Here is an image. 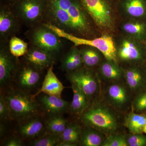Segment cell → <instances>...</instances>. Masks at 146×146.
<instances>
[{"instance_id": "cell-1", "label": "cell", "mask_w": 146, "mask_h": 146, "mask_svg": "<svg viewBox=\"0 0 146 146\" xmlns=\"http://www.w3.org/2000/svg\"><path fill=\"white\" fill-rule=\"evenodd\" d=\"M44 7L54 25L84 34L89 30V22L80 0H46Z\"/></svg>"}, {"instance_id": "cell-2", "label": "cell", "mask_w": 146, "mask_h": 146, "mask_svg": "<svg viewBox=\"0 0 146 146\" xmlns=\"http://www.w3.org/2000/svg\"><path fill=\"white\" fill-rule=\"evenodd\" d=\"M9 110V117L14 119L25 121L39 114V103L35 98L23 90L11 91L5 97Z\"/></svg>"}, {"instance_id": "cell-3", "label": "cell", "mask_w": 146, "mask_h": 146, "mask_svg": "<svg viewBox=\"0 0 146 146\" xmlns=\"http://www.w3.org/2000/svg\"><path fill=\"white\" fill-rule=\"evenodd\" d=\"M45 26L59 37L70 40L76 46L86 45L96 48L99 50L108 61L117 64V50L112 37L109 35H104L95 39H87L77 37L52 24H47Z\"/></svg>"}, {"instance_id": "cell-4", "label": "cell", "mask_w": 146, "mask_h": 146, "mask_svg": "<svg viewBox=\"0 0 146 146\" xmlns=\"http://www.w3.org/2000/svg\"><path fill=\"white\" fill-rule=\"evenodd\" d=\"M86 12L101 29L112 30L114 27V0H80Z\"/></svg>"}, {"instance_id": "cell-5", "label": "cell", "mask_w": 146, "mask_h": 146, "mask_svg": "<svg viewBox=\"0 0 146 146\" xmlns=\"http://www.w3.org/2000/svg\"><path fill=\"white\" fill-rule=\"evenodd\" d=\"M82 119L86 125L105 133H111L117 127L114 115L102 106H94L82 114Z\"/></svg>"}, {"instance_id": "cell-6", "label": "cell", "mask_w": 146, "mask_h": 146, "mask_svg": "<svg viewBox=\"0 0 146 146\" xmlns=\"http://www.w3.org/2000/svg\"><path fill=\"white\" fill-rule=\"evenodd\" d=\"M68 78L72 84L78 87L87 98L92 96L96 92L98 83L93 74L86 70H77L70 72Z\"/></svg>"}, {"instance_id": "cell-7", "label": "cell", "mask_w": 146, "mask_h": 146, "mask_svg": "<svg viewBox=\"0 0 146 146\" xmlns=\"http://www.w3.org/2000/svg\"><path fill=\"white\" fill-rule=\"evenodd\" d=\"M118 56L124 61H140L146 56L145 43L136 40L125 39L118 50Z\"/></svg>"}, {"instance_id": "cell-8", "label": "cell", "mask_w": 146, "mask_h": 146, "mask_svg": "<svg viewBox=\"0 0 146 146\" xmlns=\"http://www.w3.org/2000/svg\"><path fill=\"white\" fill-rule=\"evenodd\" d=\"M47 29H39L35 33L33 43L37 48L51 54L59 50L60 46V37Z\"/></svg>"}, {"instance_id": "cell-9", "label": "cell", "mask_w": 146, "mask_h": 146, "mask_svg": "<svg viewBox=\"0 0 146 146\" xmlns=\"http://www.w3.org/2000/svg\"><path fill=\"white\" fill-rule=\"evenodd\" d=\"M39 104L50 117L60 115L70 107L68 102L55 96L43 94L39 98Z\"/></svg>"}, {"instance_id": "cell-10", "label": "cell", "mask_w": 146, "mask_h": 146, "mask_svg": "<svg viewBox=\"0 0 146 146\" xmlns=\"http://www.w3.org/2000/svg\"><path fill=\"white\" fill-rule=\"evenodd\" d=\"M65 88L63 84L54 73L52 65L47 71L42 87L36 93L33 95V96L36 98L43 93L50 96L61 98V94Z\"/></svg>"}, {"instance_id": "cell-11", "label": "cell", "mask_w": 146, "mask_h": 146, "mask_svg": "<svg viewBox=\"0 0 146 146\" xmlns=\"http://www.w3.org/2000/svg\"><path fill=\"white\" fill-rule=\"evenodd\" d=\"M24 121L19 127L18 133L24 138L35 139L44 134L46 131L45 122L37 116Z\"/></svg>"}, {"instance_id": "cell-12", "label": "cell", "mask_w": 146, "mask_h": 146, "mask_svg": "<svg viewBox=\"0 0 146 146\" xmlns=\"http://www.w3.org/2000/svg\"><path fill=\"white\" fill-rule=\"evenodd\" d=\"M26 58L28 62L38 70L50 67L54 63V58L51 54L38 48L27 52Z\"/></svg>"}, {"instance_id": "cell-13", "label": "cell", "mask_w": 146, "mask_h": 146, "mask_svg": "<svg viewBox=\"0 0 146 146\" xmlns=\"http://www.w3.org/2000/svg\"><path fill=\"white\" fill-rule=\"evenodd\" d=\"M44 7L42 0H22L19 5L20 12L24 19L32 22L41 16Z\"/></svg>"}, {"instance_id": "cell-14", "label": "cell", "mask_w": 146, "mask_h": 146, "mask_svg": "<svg viewBox=\"0 0 146 146\" xmlns=\"http://www.w3.org/2000/svg\"><path fill=\"white\" fill-rule=\"evenodd\" d=\"M117 4L135 20L146 19V0H118Z\"/></svg>"}, {"instance_id": "cell-15", "label": "cell", "mask_w": 146, "mask_h": 146, "mask_svg": "<svg viewBox=\"0 0 146 146\" xmlns=\"http://www.w3.org/2000/svg\"><path fill=\"white\" fill-rule=\"evenodd\" d=\"M38 70L33 66H27L23 68L18 77V82L20 87L26 90L34 88L40 80V74Z\"/></svg>"}, {"instance_id": "cell-16", "label": "cell", "mask_w": 146, "mask_h": 146, "mask_svg": "<svg viewBox=\"0 0 146 146\" xmlns=\"http://www.w3.org/2000/svg\"><path fill=\"white\" fill-rule=\"evenodd\" d=\"M124 31L141 42H146V19H136V21L124 24Z\"/></svg>"}, {"instance_id": "cell-17", "label": "cell", "mask_w": 146, "mask_h": 146, "mask_svg": "<svg viewBox=\"0 0 146 146\" xmlns=\"http://www.w3.org/2000/svg\"><path fill=\"white\" fill-rule=\"evenodd\" d=\"M73 92L72 101L70 106L71 112L76 115H82L88 107L87 97L78 87L72 84Z\"/></svg>"}, {"instance_id": "cell-18", "label": "cell", "mask_w": 146, "mask_h": 146, "mask_svg": "<svg viewBox=\"0 0 146 146\" xmlns=\"http://www.w3.org/2000/svg\"><path fill=\"white\" fill-rule=\"evenodd\" d=\"M14 65L11 58L5 52L0 53V84L1 86L9 83L12 77Z\"/></svg>"}, {"instance_id": "cell-19", "label": "cell", "mask_w": 146, "mask_h": 146, "mask_svg": "<svg viewBox=\"0 0 146 146\" xmlns=\"http://www.w3.org/2000/svg\"><path fill=\"white\" fill-rule=\"evenodd\" d=\"M146 124V116L143 114L131 112L125 119L126 127L133 134H139L143 132Z\"/></svg>"}, {"instance_id": "cell-20", "label": "cell", "mask_w": 146, "mask_h": 146, "mask_svg": "<svg viewBox=\"0 0 146 146\" xmlns=\"http://www.w3.org/2000/svg\"><path fill=\"white\" fill-rule=\"evenodd\" d=\"M68 124L67 120L61 115L52 116L45 122L47 132L59 135L63 133Z\"/></svg>"}, {"instance_id": "cell-21", "label": "cell", "mask_w": 146, "mask_h": 146, "mask_svg": "<svg viewBox=\"0 0 146 146\" xmlns=\"http://www.w3.org/2000/svg\"><path fill=\"white\" fill-rule=\"evenodd\" d=\"M81 132V127L77 124L68 123L65 130L60 135L61 141L77 144L80 140Z\"/></svg>"}, {"instance_id": "cell-22", "label": "cell", "mask_w": 146, "mask_h": 146, "mask_svg": "<svg viewBox=\"0 0 146 146\" xmlns=\"http://www.w3.org/2000/svg\"><path fill=\"white\" fill-rule=\"evenodd\" d=\"M126 80L129 88L136 90L142 85L144 76L142 71L137 68L128 69L125 73Z\"/></svg>"}, {"instance_id": "cell-23", "label": "cell", "mask_w": 146, "mask_h": 146, "mask_svg": "<svg viewBox=\"0 0 146 146\" xmlns=\"http://www.w3.org/2000/svg\"><path fill=\"white\" fill-rule=\"evenodd\" d=\"M108 94L110 99L116 105H122L127 101V94L125 89L118 84H113L110 86Z\"/></svg>"}, {"instance_id": "cell-24", "label": "cell", "mask_w": 146, "mask_h": 146, "mask_svg": "<svg viewBox=\"0 0 146 146\" xmlns=\"http://www.w3.org/2000/svg\"><path fill=\"white\" fill-rule=\"evenodd\" d=\"M80 141L84 146H99L103 142L102 138L98 133L89 129L82 131Z\"/></svg>"}, {"instance_id": "cell-25", "label": "cell", "mask_w": 146, "mask_h": 146, "mask_svg": "<svg viewBox=\"0 0 146 146\" xmlns=\"http://www.w3.org/2000/svg\"><path fill=\"white\" fill-rule=\"evenodd\" d=\"M61 141L60 135L47 132L35 138L30 143L33 146H57Z\"/></svg>"}, {"instance_id": "cell-26", "label": "cell", "mask_w": 146, "mask_h": 146, "mask_svg": "<svg viewBox=\"0 0 146 146\" xmlns=\"http://www.w3.org/2000/svg\"><path fill=\"white\" fill-rule=\"evenodd\" d=\"M101 71L106 78L111 80L119 79L121 76V71L117 64L111 61L104 63L101 68Z\"/></svg>"}, {"instance_id": "cell-27", "label": "cell", "mask_w": 146, "mask_h": 146, "mask_svg": "<svg viewBox=\"0 0 146 146\" xmlns=\"http://www.w3.org/2000/svg\"><path fill=\"white\" fill-rule=\"evenodd\" d=\"M28 44L22 39L14 36L11 39L9 49L13 56L18 57L23 56L27 52Z\"/></svg>"}, {"instance_id": "cell-28", "label": "cell", "mask_w": 146, "mask_h": 146, "mask_svg": "<svg viewBox=\"0 0 146 146\" xmlns=\"http://www.w3.org/2000/svg\"><path fill=\"white\" fill-rule=\"evenodd\" d=\"M80 52L83 63L87 67H94L99 63V55L96 51L92 49L86 48L82 50Z\"/></svg>"}, {"instance_id": "cell-29", "label": "cell", "mask_w": 146, "mask_h": 146, "mask_svg": "<svg viewBox=\"0 0 146 146\" xmlns=\"http://www.w3.org/2000/svg\"><path fill=\"white\" fill-rule=\"evenodd\" d=\"M14 19L9 12L1 11L0 13V32L1 34H5L13 28Z\"/></svg>"}, {"instance_id": "cell-30", "label": "cell", "mask_w": 146, "mask_h": 146, "mask_svg": "<svg viewBox=\"0 0 146 146\" xmlns=\"http://www.w3.org/2000/svg\"><path fill=\"white\" fill-rule=\"evenodd\" d=\"M103 146H127V141L122 136H110L103 142Z\"/></svg>"}, {"instance_id": "cell-31", "label": "cell", "mask_w": 146, "mask_h": 146, "mask_svg": "<svg viewBox=\"0 0 146 146\" xmlns=\"http://www.w3.org/2000/svg\"><path fill=\"white\" fill-rule=\"evenodd\" d=\"M129 146H146V136L139 134H133L127 141Z\"/></svg>"}, {"instance_id": "cell-32", "label": "cell", "mask_w": 146, "mask_h": 146, "mask_svg": "<svg viewBox=\"0 0 146 146\" xmlns=\"http://www.w3.org/2000/svg\"><path fill=\"white\" fill-rule=\"evenodd\" d=\"M134 107L138 111L146 110V91L136 98L134 102Z\"/></svg>"}, {"instance_id": "cell-33", "label": "cell", "mask_w": 146, "mask_h": 146, "mask_svg": "<svg viewBox=\"0 0 146 146\" xmlns=\"http://www.w3.org/2000/svg\"><path fill=\"white\" fill-rule=\"evenodd\" d=\"M9 116V108L5 97L3 95L0 96V117L5 119Z\"/></svg>"}, {"instance_id": "cell-34", "label": "cell", "mask_w": 146, "mask_h": 146, "mask_svg": "<svg viewBox=\"0 0 146 146\" xmlns=\"http://www.w3.org/2000/svg\"><path fill=\"white\" fill-rule=\"evenodd\" d=\"M23 142L18 137L13 136L7 138L3 143V146H22L23 145Z\"/></svg>"}, {"instance_id": "cell-35", "label": "cell", "mask_w": 146, "mask_h": 146, "mask_svg": "<svg viewBox=\"0 0 146 146\" xmlns=\"http://www.w3.org/2000/svg\"><path fill=\"white\" fill-rule=\"evenodd\" d=\"M77 144L73 143L70 142H65V141H60L57 146H75Z\"/></svg>"}, {"instance_id": "cell-36", "label": "cell", "mask_w": 146, "mask_h": 146, "mask_svg": "<svg viewBox=\"0 0 146 146\" xmlns=\"http://www.w3.org/2000/svg\"><path fill=\"white\" fill-rule=\"evenodd\" d=\"M143 132L146 133V124L145 125V127H144Z\"/></svg>"}, {"instance_id": "cell-37", "label": "cell", "mask_w": 146, "mask_h": 146, "mask_svg": "<svg viewBox=\"0 0 146 146\" xmlns=\"http://www.w3.org/2000/svg\"><path fill=\"white\" fill-rule=\"evenodd\" d=\"M145 44H146V42Z\"/></svg>"}]
</instances>
